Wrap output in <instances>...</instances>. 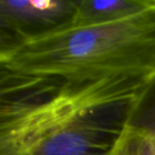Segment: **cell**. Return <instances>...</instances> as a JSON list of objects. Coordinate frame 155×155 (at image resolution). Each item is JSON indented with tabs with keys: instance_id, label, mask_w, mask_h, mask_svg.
<instances>
[{
	"instance_id": "obj_5",
	"label": "cell",
	"mask_w": 155,
	"mask_h": 155,
	"mask_svg": "<svg viewBox=\"0 0 155 155\" xmlns=\"http://www.w3.org/2000/svg\"><path fill=\"white\" fill-rule=\"evenodd\" d=\"M155 5V0H75L72 28L100 26L131 18Z\"/></svg>"
},
{
	"instance_id": "obj_2",
	"label": "cell",
	"mask_w": 155,
	"mask_h": 155,
	"mask_svg": "<svg viewBox=\"0 0 155 155\" xmlns=\"http://www.w3.org/2000/svg\"><path fill=\"white\" fill-rule=\"evenodd\" d=\"M1 70L65 81L148 79L155 71V5L131 18L70 28L0 52Z\"/></svg>"
},
{
	"instance_id": "obj_4",
	"label": "cell",
	"mask_w": 155,
	"mask_h": 155,
	"mask_svg": "<svg viewBox=\"0 0 155 155\" xmlns=\"http://www.w3.org/2000/svg\"><path fill=\"white\" fill-rule=\"evenodd\" d=\"M108 155H155V71L136 96Z\"/></svg>"
},
{
	"instance_id": "obj_1",
	"label": "cell",
	"mask_w": 155,
	"mask_h": 155,
	"mask_svg": "<svg viewBox=\"0 0 155 155\" xmlns=\"http://www.w3.org/2000/svg\"><path fill=\"white\" fill-rule=\"evenodd\" d=\"M146 80L75 82L1 70L0 155H108Z\"/></svg>"
},
{
	"instance_id": "obj_3",
	"label": "cell",
	"mask_w": 155,
	"mask_h": 155,
	"mask_svg": "<svg viewBox=\"0 0 155 155\" xmlns=\"http://www.w3.org/2000/svg\"><path fill=\"white\" fill-rule=\"evenodd\" d=\"M75 0H0V52L72 28Z\"/></svg>"
}]
</instances>
